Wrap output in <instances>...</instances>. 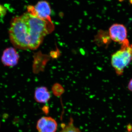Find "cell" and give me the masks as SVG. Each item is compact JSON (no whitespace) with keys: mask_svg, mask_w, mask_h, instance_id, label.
Masks as SVG:
<instances>
[{"mask_svg":"<svg viewBox=\"0 0 132 132\" xmlns=\"http://www.w3.org/2000/svg\"><path fill=\"white\" fill-rule=\"evenodd\" d=\"M26 21L29 36V48L36 49L45 36L53 31L52 21L44 20L27 13L22 15Z\"/></svg>","mask_w":132,"mask_h":132,"instance_id":"6da1fadb","label":"cell"},{"mask_svg":"<svg viewBox=\"0 0 132 132\" xmlns=\"http://www.w3.org/2000/svg\"><path fill=\"white\" fill-rule=\"evenodd\" d=\"M10 40L15 47L29 48V36L27 26L22 15L13 19L9 29Z\"/></svg>","mask_w":132,"mask_h":132,"instance_id":"7a4b0ae2","label":"cell"},{"mask_svg":"<svg viewBox=\"0 0 132 132\" xmlns=\"http://www.w3.org/2000/svg\"><path fill=\"white\" fill-rule=\"evenodd\" d=\"M132 61V44L127 39L121 44L120 49L112 55L111 64L116 74L120 76Z\"/></svg>","mask_w":132,"mask_h":132,"instance_id":"3957f363","label":"cell"},{"mask_svg":"<svg viewBox=\"0 0 132 132\" xmlns=\"http://www.w3.org/2000/svg\"><path fill=\"white\" fill-rule=\"evenodd\" d=\"M28 13L39 19L52 21L50 15L51 10L49 3L46 1L39 2L35 6L29 5L27 7Z\"/></svg>","mask_w":132,"mask_h":132,"instance_id":"277c9868","label":"cell"},{"mask_svg":"<svg viewBox=\"0 0 132 132\" xmlns=\"http://www.w3.org/2000/svg\"><path fill=\"white\" fill-rule=\"evenodd\" d=\"M109 34L112 40L120 44L127 39V29L123 24H115L109 29Z\"/></svg>","mask_w":132,"mask_h":132,"instance_id":"5b68a950","label":"cell"},{"mask_svg":"<svg viewBox=\"0 0 132 132\" xmlns=\"http://www.w3.org/2000/svg\"><path fill=\"white\" fill-rule=\"evenodd\" d=\"M36 127L38 132H56L58 124L53 118L43 116L37 121Z\"/></svg>","mask_w":132,"mask_h":132,"instance_id":"8992f818","label":"cell"},{"mask_svg":"<svg viewBox=\"0 0 132 132\" xmlns=\"http://www.w3.org/2000/svg\"><path fill=\"white\" fill-rule=\"evenodd\" d=\"M19 57V54L13 48L10 47L3 52L2 61L5 65L13 67L18 63Z\"/></svg>","mask_w":132,"mask_h":132,"instance_id":"52a82bcc","label":"cell"},{"mask_svg":"<svg viewBox=\"0 0 132 132\" xmlns=\"http://www.w3.org/2000/svg\"><path fill=\"white\" fill-rule=\"evenodd\" d=\"M51 94L47 88L45 87H40L36 89L34 98L36 101L39 103H46L49 101Z\"/></svg>","mask_w":132,"mask_h":132,"instance_id":"ba28073f","label":"cell"},{"mask_svg":"<svg viewBox=\"0 0 132 132\" xmlns=\"http://www.w3.org/2000/svg\"><path fill=\"white\" fill-rule=\"evenodd\" d=\"M59 132H81L80 129L76 127L73 123L72 118H70V120L67 125H65Z\"/></svg>","mask_w":132,"mask_h":132,"instance_id":"9c48e42d","label":"cell"},{"mask_svg":"<svg viewBox=\"0 0 132 132\" xmlns=\"http://www.w3.org/2000/svg\"><path fill=\"white\" fill-rule=\"evenodd\" d=\"M6 9L0 4V16H3L6 14Z\"/></svg>","mask_w":132,"mask_h":132,"instance_id":"30bf717a","label":"cell"},{"mask_svg":"<svg viewBox=\"0 0 132 132\" xmlns=\"http://www.w3.org/2000/svg\"><path fill=\"white\" fill-rule=\"evenodd\" d=\"M128 88L129 90L132 92V79L130 80L128 83Z\"/></svg>","mask_w":132,"mask_h":132,"instance_id":"8fae6325","label":"cell"},{"mask_svg":"<svg viewBox=\"0 0 132 132\" xmlns=\"http://www.w3.org/2000/svg\"><path fill=\"white\" fill-rule=\"evenodd\" d=\"M129 1H130V3H131V4H132V0H129Z\"/></svg>","mask_w":132,"mask_h":132,"instance_id":"7c38bea8","label":"cell"}]
</instances>
